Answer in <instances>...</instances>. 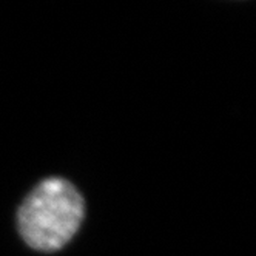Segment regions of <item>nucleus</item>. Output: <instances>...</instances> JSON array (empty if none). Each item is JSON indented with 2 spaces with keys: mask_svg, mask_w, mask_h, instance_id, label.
<instances>
[{
  "mask_svg": "<svg viewBox=\"0 0 256 256\" xmlns=\"http://www.w3.org/2000/svg\"><path fill=\"white\" fill-rule=\"evenodd\" d=\"M84 199L68 180L48 178L24 200L19 230L25 242L42 252L62 248L79 230Z\"/></svg>",
  "mask_w": 256,
  "mask_h": 256,
  "instance_id": "obj_1",
  "label": "nucleus"
}]
</instances>
